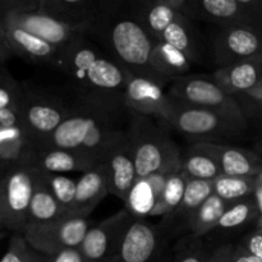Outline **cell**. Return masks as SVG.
Segmentation results:
<instances>
[{
  "mask_svg": "<svg viewBox=\"0 0 262 262\" xmlns=\"http://www.w3.org/2000/svg\"><path fill=\"white\" fill-rule=\"evenodd\" d=\"M56 68L66 74L82 104L115 113L124 106L129 72L100 50L86 35L74 38L64 49Z\"/></svg>",
  "mask_w": 262,
  "mask_h": 262,
  "instance_id": "1",
  "label": "cell"
},
{
  "mask_svg": "<svg viewBox=\"0 0 262 262\" xmlns=\"http://www.w3.org/2000/svg\"><path fill=\"white\" fill-rule=\"evenodd\" d=\"M100 2V12L86 36L100 40L110 56L125 71L152 79L165 86L168 82L156 73L151 64L156 40L146 31L130 9L129 3Z\"/></svg>",
  "mask_w": 262,
  "mask_h": 262,
  "instance_id": "2",
  "label": "cell"
},
{
  "mask_svg": "<svg viewBox=\"0 0 262 262\" xmlns=\"http://www.w3.org/2000/svg\"><path fill=\"white\" fill-rule=\"evenodd\" d=\"M37 170L27 163L12 164L0 176V227L22 234L35 192Z\"/></svg>",
  "mask_w": 262,
  "mask_h": 262,
  "instance_id": "3",
  "label": "cell"
},
{
  "mask_svg": "<svg viewBox=\"0 0 262 262\" xmlns=\"http://www.w3.org/2000/svg\"><path fill=\"white\" fill-rule=\"evenodd\" d=\"M128 135L132 143L137 179L152 176L182 154L168 133L145 115L133 113Z\"/></svg>",
  "mask_w": 262,
  "mask_h": 262,
  "instance_id": "4",
  "label": "cell"
},
{
  "mask_svg": "<svg viewBox=\"0 0 262 262\" xmlns=\"http://www.w3.org/2000/svg\"><path fill=\"white\" fill-rule=\"evenodd\" d=\"M0 19L14 23L61 50L83 35L42 12L38 0H0Z\"/></svg>",
  "mask_w": 262,
  "mask_h": 262,
  "instance_id": "5",
  "label": "cell"
},
{
  "mask_svg": "<svg viewBox=\"0 0 262 262\" xmlns=\"http://www.w3.org/2000/svg\"><path fill=\"white\" fill-rule=\"evenodd\" d=\"M169 96L176 101L219 113L242 127H246L247 123L238 100L210 78L189 76L176 79L169 90Z\"/></svg>",
  "mask_w": 262,
  "mask_h": 262,
  "instance_id": "6",
  "label": "cell"
},
{
  "mask_svg": "<svg viewBox=\"0 0 262 262\" xmlns=\"http://www.w3.org/2000/svg\"><path fill=\"white\" fill-rule=\"evenodd\" d=\"M173 101L170 112L163 120L182 135L204 138L201 141H214L217 137L235 136L245 129V127L219 113L176 100Z\"/></svg>",
  "mask_w": 262,
  "mask_h": 262,
  "instance_id": "7",
  "label": "cell"
},
{
  "mask_svg": "<svg viewBox=\"0 0 262 262\" xmlns=\"http://www.w3.org/2000/svg\"><path fill=\"white\" fill-rule=\"evenodd\" d=\"M90 228L89 217L66 214L55 222L27 227L22 235L33 250L50 257L63 250L79 248Z\"/></svg>",
  "mask_w": 262,
  "mask_h": 262,
  "instance_id": "8",
  "label": "cell"
},
{
  "mask_svg": "<svg viewBox=\"0 0 262 262\" xmlns=\"http://www.w3.org/2000/svg\"><path fill=\"white\" fill-rule=\"evenodd\" d=\"M69 112L56 97L25 91L20 123L33 147L42 146L68 117Z\"/></svg>",
  "mask_w": 262,
  "mask_h": 262,
  "instance_id": "9",
  "label": "cell"
},
{
  "mask_svg": "<svg viewBox=\"0 0 262 262\" xmlns=\"http://www.w3.org/2000/svg\"><path fill=\"white\" fill-rule=\"evenodd\" d=\"M115 112L82 104L71 109L68 117L63 120L58 129L49 137V140L38 147L63 148V150H79L90 133L100 124L112 122Z\"/></svg>",
  "mask_w": 262,
  "mask_h": 262,
  "instance_id": "10",
  "label": "cell"
},
{
  "mask_svg": "<svg viewBox=\"0 0 262 262\" xmlns=\"http://www.w3.org/2000/svg\"><path fill=\"white\" fill-rule=\"evenodd\" d=\"M186 18L211 22L220 27L258 26V0H189Z\"/></svg>",
  "mask_w": 262,
  "mask_h": 262,
  "instance_id": "11",
  "label": "cell"
},
{
  "mask_svg": "<svg viewBox=\"0 0 262 262\" xmlns=\"http://www.w3.org/2000/svg\"><path fill=\"white\" fill-rule=\"evenodd\" d=\"M135 217L120 210L96 225H91L83 242L79 246L86 262H102L118 256L123 238Z\"/></svg>",
  "mask_w": 262,
  "mask_h": 262,
  "instance_id": "12",
  "label": "cell"
},
{
  "mask_svg": "<svg viewBox=\"0 0 262 262\" xmlns=\"http://www.w3.org/2000/svg\"><path fill=\"white\" fill-rule=\"evenodd\" d=\"M214 54L222 67L262 59V30L248 25L220 27L214 37Z\"/></svg>",
  "mask_w": 262,
  "mask_h": 262,
  "instance_id": "13",
  "label": "cell"
},
{
  "mask_svg": "<svg viewBox=\"0 0 262 262\" xmlns=\"http://www.w3.org/2000/svg\"><path fill=\"white\" fill-rule=\"evenodd\" d=\"M165 234L146 219H135L128 228L122 246L120 262H158L165 253Z\"/></svg>",
  "mask_w": 262,
  "mask_h": 262,
  "instance_id": "14",
  "label": "cell"
},
{
  "mask_svg": "<svg viewBox=\"0 0 262 262\" xmlns=\"http://www.w3.org/2000/svg\"><path fill=\"white\" fill-rule=\"evenodd\" d=\"M106 173L109 193L123 202L137 181L135 156L129 135L125 132L100 160Z\"/></svg>",
  "mask_w": 262,
  "mask_h": 262,
  "instance_id": "15",
  "label": "cell"
},
{
  "mask_svg": "<svg viewBox=\"0 0 262 262\" xmlns=\"http://www.w3.org/2000/svg\"><path fill=\"white\" fill-rule=\"evenodd\" d=\"M173 102L169 94L164 91L163 84L129 73L124 92V106L130 112L163 120L170 112Z\"/></svg>",
  "mask_w": 262,
  "mask_h": 262,
  "instance_id": "16",
  "label": "cell"
},
{
  "mask_svg": "<svg viewBox=\"0 0 262 262\" xmlns=\"http://www.w3.org/2000/svg\"><path fill=\"white\" fill-rule=\"evenodd\" d=\"M4 37L13 54L20 56L25 60L42 66H58L63 50L33 33L23 30L19 26L7 19H0Z\"/></svg>",
  "mask_w": 262,
  "mask_h": 262,
  "instance_id": "17",
  "label": "cell"
},
{
  "mask_svg": "<svg viewBox=\"0 0 262 262\" xmlns=\"http://www.w3.org/2000/svg\"><path fill=\"white\" fill-rule=\"evenodd\" d=\"M26 163L41 173L63 176L73 171L84 173L99 164L78 150L51 147H33Z\"/></svg>",
  "mask_w": 262,
  "mask_h": 262,
  "instance_id": "18",
  "label": "cell"
},
{
  "mask_svg": "<svg viewBox=\"0 0 262 262\" xmlns=\"http://www.w3.org/2000/svg\"><path fill=\"white\" fill-rule=\"evenodd\" d=\"M196 143L216 159L223 176L257 177L261 173L262 161L251 151L216 141H199Z\"/></svg>",
  "mask_w": 262,
  "mask_h": 262,
  "instance_id": "19",
  "label": "cell"
},
{
  "mask_svg": "<svg viewBox=\"0 0 262 262\" xmlns=\"http://www.w3.org/2000/svg\"><path fill=\"white\" fill-rule=\"evenodd\" d=\"M38 8L63 25L86 35L100 12L95 0H38Z\"/></svg>",
  "mask_w": 262,
  "mask_h": 262,
  "instance_id": "20",
  "label": "cell"
},
{
  "mask_svg": "<svg viewBox=\"0 0 262 262\" xmlns=\"http://www.w3.org/2000/svg\"><path fill=\"white\" fill-rule=\"evenodd\" d=\"M211 79L228 95L237 99L261 82L262 59L220 67L214 72Z\"/></svg>",
  "mask_w": 262,
  "mask_h": 262,
  "instance_id": "21",
  "label": "cell"
},
{
  "mask_svg": "<svg viewBox=\"0 0 262 262\" xmlns=\"http://www.w3.org/2000/svg\"><path fill=\"white\" fill-rule=\"evenodd\" d=\"M109 194L107 179L105 169L101 164L82 173L77 181L76 199L69 215L81 217H89L95 207Z\"/></svg>",
  "mask_w": 262,
  "mask_h": 262,
  "instance_id": "22",
  "label": "cell"
},
{
  "mask_svg": "<svg viewBox=\"0 0 262 262\" xmlns=\"http://www.w3.org/2000/svg\"><path fill=\"white\" fill-rule=\"evenodd\" d=\"M214 193L212 182L188 179L186 192L179 206L171 214L164 217V229L166 232L188 230L189 223L202 204Z\"/></svg>",
  "mask_w": 262,
  "mask_h": 262,
  "instance_id": "23",
  "label": "cell"
},
{
  "mask_svg": "<svg viewBox=\"0 0 262 262\" xmlns=\"http://www.w3.org/2000/svg\"><path fill=\"white\" fill-rule=\"evenodd\" d=\"M129 5L138 20L156 41H160L164 31L182 17V14L166 7L163 0L133 2L129 3Z\"/></svg>",
  "mask_w": 262,
  "mask_h": 262,
  "instance_id": "24",
  "label": "cell"
},
{
  "mask_svg": "<svg viewBox=\"0 0 262 262\" xmlns=\"http://www.w3.org/2000/svg\"><path fill=\"white\" fill-rule=\"evenodd\" d=\"M188 56L170 43L164 41H156L154 46L151 64L159 76L163 77L166 82L176 81L182 78L191 69Z\"/></svg>",
  "mask_w": 262,
  "mask_h": 262,
  "instance_id": "25",
  "label": "cell"
},
{
  "mask_svg": "<svg viewBox=\"0 0 262 262\" xmlns=\"http://www.w3.org/2000/svg\"><path fill=\"white\" fill-rule=\"evenodd\" d=\"M64 215H66V212H64L63 207L59 205L55 197L53 196V193L48 188V186L42 181V178H41L40 173L37 170L35 192H33L32 201H31L26 228L32 227V225H42L51 222H55V220L64 216Z\"/></svg>",
  "mask_w": 262,
  "mask_h": 262,
  "instance_id": "26",
  "label": "cell"
},
{
  "mask_svg": "<svg viewBox=\"0 0 262 262\" xmlns=\"http://www.w3.org/2000/svg\"><path fill=\"white\" fill-rule=\"evenodd\" d=\"M182 170L187 178L193 181L214 182L223 176L216 159L197 143L182 152Z\"/></svg>",
  "mask_w": 262,
  "mask_h": 262,
  "instance_id": "27",
  "label": "cell"
},
{
  "mask_svg": "<svg viewBox=\"0 0 262 262\" xmlns=\"http://www.w3.org/2000/svg\"><path fill=\"white\" fill-rule=\"evenodd\" d=\"M33 146L22 125L0 127V163H26Z\"/></svg>",
  "mask_w": 262,
  "mask_h": 262,
  "instance_id": "28",
  "label": "cell"
},
{
  "mask_svg": "<svg viewBox=\"0 0 262 262\" xmlns=\"http://www.w3.org/2000/svg\"><path fill=\"white\" fill-rule=\"evenodd\" d=\"M260 212L253 197H247L241 201L233 202L229 205L223 216L220 217L214 232L232 234L242 228L247 227L252 222H258Z\"/></svg>",
  "mask_w": 262,
  "mask_h": 262,
  "instance_id": "29",
  "label": "cell"
},
{
  "mask_svg": "<svg viewBox=\"0 0 262 262\" xmlns=\"http://www.w3.org/2000/svg\"><path fill=\"white\" fill-rule=\"evenodd\" d=\"M229 202L224 201L219 196L212 193L200 206V209L197 210V212L189 223L188 230L191 232L192 237L202 239V237L214 232L220 217L223 216L225 210L229 207Z\"/></svg>",
  "mask_w": 262,
  "mask_h": 262,
  "instance_id": "30",
  "label": "cell"
},
{
  "mask_svg": "<svg viewBox=\"0 0 262 262\" xmlns=\"http://www.w3.org/2000/svg\"><path fill=\"white\" fill-rule=\"evenodd\" d=\"M160 41L170 43L171 46L181 50L188 56L192 63L199 59V48H197L196 38L192 30V23L188 18L183 15L164 31Z\"/></svg>",
  "mask_w": 262,
  "mask_h": 262,
  "instance_id": "31",
  "label": "cell"
},
{
  "mask_svg": "<svg viewBox=\"0 0 262 262\" xmlns=\"http://www.w3.org/2000/svg\"><path fill=\"white\" fill-rule=\"evenodd\" d=\"M188 178L183 170H178L169 177L160 197L156 200L155 207L151 216H168L181 204L186 192Z\"/></svg>",
  "mask_w": 262,
  "mask_h": 262,
  "instance_id": "32",
  "label": "cell"
},
{
  "mask_svg": "<svg viewBox=\"0 0 262 262\" xmlns=\"http://www.w3.org/2000/svg\"><path fill=\"white\" fill-rule=\"evenodd\" d=\"M256 177H228L220 176L212 182L214 194L224 201L233 204L247 197H252L255 192Z\"/></svg>",
  "mask_w": 262,
  "mask_h": 262,
  "instance_id": "33",
  "label": "cell"
},
{
  "mask_svg": "<svg viewBox=\"0 0 262 262\" xmlns=\"http://www.w3.org/2000/svg\"><path fill=\"white\" fill-rule=\"evenodd\" d=\"M155 204V194L147 178L137 179L124 201L125 210L135 219H145L146 216H151Z\"/></svg>",
  "mask_w": 262,
  "mask_h": 262,
  "instance_id": "34",
  "label": "cell"
},
{
  "mask_svg": "<svg viewBox=\"0 0 262 262\" xmlns=\"http://www.w3.org/2000/svg\"><path fill=\"white\" fill-rule=\"evenodd\" d=\"M38 173L59 205L63 207L64 212L68 214L73 207L74 199H76L77 181L63 174H48L41 171Z\"/></svg>",
  "mask_w": 262,
  "mask_h": 262,
  "instance_id": "35",
  "label": "cell"
},
{
  "mask_svg": "<svg viewBox=\"0 0 262 262\" xmlns=\"http://www.w3.org/2000/svg\"><path fill=\"white\" fill-rule=\"evenodd\" d=\"M25 90L8 73L7 69L0 67V109L15 110L22 109Z\"/></svg>",
  "mask_w": 262,
  "mask_h": 262,
  "instance_id": "36",
  "label": "cell"
},
{
  "mask_svg": "<svg viewBox=\"0 0 262 262\" xmlns=\"http://www.w3.org/2000/svg\"><path fill=\"white\" fill-rule=\"evenodd\" d=\"M0 262H46V257L33 250L20 233H13Z\"/></svg>",
  "mask_w": 262,
  "mask_h": 262,
  "instance_id": "37",
  "label": "cell"
},
{
  "mask_svg": "<svg viewBox=\"0 0 262 262\" xmlns=\"http://www.w3.org/2000/svg\"><path fill=\"white\" fill-rule=\"evenodd\" d=\"M209 255L210 253L205 250L201 239L191 237V239L183 245V248L173 262H206Z\"/></svg>",
  "mask_w": 262,
  "mask_h": 262,
  "instance_id": "38",
  "label": "cell"
},
{
  "mask_svg": "<svg viewBox=\"0 0 262 262\" xmlns=\"http://www.w3.org/2000/svg\"><path fill=\"white\" fill-rule=\"evenodd\" d=\"M239 246L262 260V227H257L253 232L246 235Z\"/></svg>",
  "mask_w": 262,
  "mask_h": 262,
  "instance_id": "39",
  "label": "cell"
},
{
  "mask_svg": "<svg viewBox=\"0 0 262 262\" xmlns=\"http://www.w3.org/2000/svg\"><path fill=\"white\" fill-rule=\"evenodd\" d=\"M46 262H86L78 248H68L46 257Z\"/></svg>",
  "mask_w": 262,
  "mask_h": 262,
  "instance_id": "40",
  "label": "cell"
},
{
  "mask_svg": "<svg viewBox=\"0 0 262 262\" xmlns=\"http://www.w3.org/2000/svg\"><path fill=\"white\" fill-rule=\"evenodd\" d=\"M234 251L235 246L230 245V243L222 245L219 248H216V250L210 253L206 262H232Z\"/></svg>",
  "mask_w": 262,
  "mask_h": 262,
  "instance_id": "41",
  "label": "cell"
},
{
  "mask_svg": "<svg viewBox=\"0 0 262 262\" xmlns=\"http://www.w3.org/2000/svg\"><path fill=\"white\" fill-rule=\"evenodd\" d=\"M9 125H22L20 113L15 110L0 109V127H9Z\"/></svg>",
  "mask_w": 262,
  "mask_h": 262,
  "instance_id": "42",
  "label": "cell"
},
{
  "mask_svg": "<svg viewBox=\"0 0 262 262\" xmlns=\"http://www.w3.org/2000/svg\"><path fill=\"white\" fill-rule=\"evenodd\" d=\"M232 262H262V260L256 257V256H253L247 250H245L242 246H237Z\"/></svg>",
  "mask_w": 262,
  "mask_h": 262,
  "instance_id": "43",
  "label": "cell"
},
{
  "mask_svg": "<svg viewBox=\"0 0 262 262\" xmlns=\"http://www.w3.org/2000/svg\"><path fill=\"white\" fill-rule=\"evenodd\" d=\"M13 55L12 50H10L9 45H8L7 40L4 37V33H3L2 28H0V67H3V64Z\"/></svg>",
  "mask_w": 262,
  "mask_h": 262,
  "instance_id": "44",
  "label": "cell"
},
{
  "mask_svg": "<svg viewBox=\"0 0 262 262\" xmlns=\"http://www.w3.org/2000/svg\"><path fill=\"white\" fill-rule=\"evenodd\" d=\"M253 200H255L256 205H257L258 212H260V217L262 216V170L261 173L256 177V186L255 192H253ZM258 217V219H260Z\"/></svg>",
  "mask_w": 262,
  "mask_h": 262,
  "instance_id": "45",
  "label": "cell"
},
{
  "mask_svg": "<svg viewBox=\"0 0 262 262\" xmlns=\"http://www.w3.org/2000/svg\"><path fill=\"white\" fill-rule=\"evenodd\" d=\"M242 96L247 97V99H250L251 101H253L255 104L262 105V82H260L257 86L253 87L252 90L246 92L245 95H242Z\"/></svg>",
  "mask_w": 262,
  "mask_h": 262,
  "instance_id": "46",
  "label": "cell"
},
{
  "mask_svg": "<svg viewBox=\"0 0 262 262\" xmlns=\"http://www.w3.org/2000/svg\"><path fill=\"white\" fill-rule=\"evenodd\" d=\"M102 262H120V260H119V257H118V256H115V257L109 258V260H105V261H102Z\"/></svg>",
  "mask_w": 262,
  "mask_h": 262,
  "instance_id": "47",
  "label": "cell"
},
{
  "mask_svg": "<svg viewBox=\"0 0 262 262\" xmlns=\"http://www.w3.org/2000/svg\"><path fill=\"white\" fill-rule=\"evenodd\" d=\"M258 13H260V17L262 20V2H260V0H258Z\"/></svg>",
  "mask_w": 262,
  "mask_h": 262,
  "instance_id": "48",
  "label": "cell"
},
{
  "mask_svg": "<svg viewBox=\"0 0 262 262\" xmlns=\"http://www.w3.org/2000/svg\"><path fill=\"white\" fill-rule=\"evenodd\" d=\"M257 225H258V227H262V216L260 217V219H258V222H257Z\"/></svg>",
  "mask_w": 262,
  "mask_h": 262,
  "instance_id": "49",
  "label": "cell"
},
{
  "mask_svg": "<svg viewBox=\"0 0 262 262\" xmlns=\"http://www.w3.org/2000/svg\"><path fill=\"white\" fill-rule=\"evenodd\" d=\"M260 148L262 150V142H261V145H260Z\"/></svg>",
  "mask_w": 262,
  "mask_h": 262,
  "instance_id": "50",
  "label": "cell"
},
{
  "mask_svg": "<svg viewBox=\"0 0 262 262\" xmlns=\"http://www.w3.org/2000/svg\"><path fill=\"white\" fill-rule=\"evenodd\" d=\"M0 165H4V164H2V163H0Z\"/></svg>",
  "mask_w": 262,
  "mask_h": 262,
  "instance_id": "51",
  "label": "cell"
},
{
  "mask_svg": "<svg viewBox=\"0 0 262 262\" xmlns=\"http://www.w3.org/2000/svg\"><path fill=\"white\" fill-rule=\"evenodd\" d=\"M0 238H2V234H0Z\"/></svg>",
  "mask_w": 262,
  "mask_h": 262,
  "instance_id": "52",
  "label": "cell"
},
{
  "mask_svg": "<svg viewBox=\"0 0 262 262\" xmlns=\"http://www.w3.org/2000/svg\"><path fill=\"white\" fill-rule=\"evenodd\" d=\"M261 82H262V79H261Z\"/></svg>",
  "mask_w": 262,
  "mask_h": 262,
  "instance_id": "53",
  "label": "cell"
},
{
  "mask_svg": "<svg viewBox=\"0 0 262 262\" xmlns=\"http://www.w3.org/2000/svg\"><path fill=\"white\" fill-rule=\"evenodd\" d=\"M0 228H2V227H0Z\"/></svg>",
  "mask_w": 262,
  "mask_h": 262,
  "instance_id": "54",
  "label": "cell"
}]
</instances>
